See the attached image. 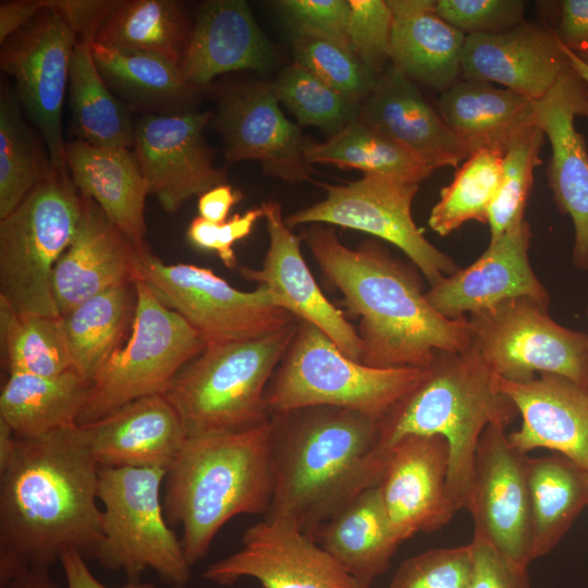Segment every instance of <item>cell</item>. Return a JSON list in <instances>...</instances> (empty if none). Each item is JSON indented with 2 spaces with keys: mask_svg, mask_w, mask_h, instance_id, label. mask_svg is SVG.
Here are the masks:
<instances>
[{
  "mask_svg": "<svg viewBox=\"0 0 588 588\" xmlns=\"http://www.w3.org/2000/svg\"><path fill=\"white\" fill-rule=\"evenodd\" d=\"M269 247L260 269L240 267L243 278L266 285L278 304L321 330L348 358L360 363L357 330L322 294L301 253V240L285 223L278 203L261 206Z\"/></svg>",
  "mask_w": 588,
  "mask_h": 588,
  "instance_id": "22",
  "label": "cell"
},
{
  "mask_svg": "<svg viewBox=\"0 0 588 588\" xmlns=\"http://www.w3.org/2000/svg\"><path fill=\"white\" fill-rule=\"evenodd\" d=\"M217 126L228 162L258 160L265 173L291 183L311 179L307 143L282 113L271 86L252 83L230 90L222 99Z\"/></svg>",
  "mask_w": 588,
  "mask_h": 588,
  "instance_id": "19",
  "label": "cell"
},
{
  "mask_svg": "<svg viewBox=\"0 0 588 588\" xmlns=\"http://www.w3.org/2000/svg\"><path fill=\"white\" fill-rule=\"evenodd\" d=\"M264 217L262 208H255L243 215H234L228 221L217 224L196 217L187 229V238L196 247L215 250L224 266L234 269L237 265L233 250L235 242L247 236L255 222Z\"/></svg>",
  "mask_w": 588,
  "mask_h": 588,
  "instance_id": "50",
  "label": "cell"
},
{
  "mask_svg": "<svg viewBox=\"0 0 588 588\" xmlns=\"http://www.w3.org/2000/svg\"><path fill=\"white\" fill-rule=\"evenodd\" d=\"M534 560L549 553L588 505V470L561 454L528 457Z\"/></svg>",
  "mask_w": 588,
  "mask_h": 588,
  "instance_id": "35",
  "label": "cell"
},
{
  "mask_svg": "<svg viewBox=\"0 0 588 588\" xmlns=\"http://www.w3.org/2000/svg\"><path fill=\"white\" fill-rule=\"evenodd\" d=\"M274 52L243 0L206 2L191 30L181 64L183 78L198 87L238 70L268 71Z\"/></svg>",
  "mask_w": 588,
  "mask_h": 588,
  "instance_id": "28",
  "label": "cell"
},
{
  "mask_svg": "<svg viewBox=\"0 0 588 588\" xmlns=\"http://www.w3.org/2000/svg\"><path fill=\"white\" fill-rule=\"evenodd\" d=\"M76 36L62 16L46 8L1 45V70L15 82V94L39 128L52 167L69 173L62 109Z\"/></svg>",
  "mask_w": 588,
  "mask_h": 588,
  "instance_id": "14",
  "label": "cell"
},
{
  "mask_svg": "<svg viewBox=\"0 0 588 588\" xmlns=\"http://www.w3.org/2000/svg\"><path fill=\"white\" fill-rule=\"evenodd\" d=\"M576 53V52H575ZM577 54L586 62L588 63V47L583 49L581 51L577 52Z\"/></svg>",
  "mask_w": 588,
  "mask_h": 588,
  "instance_id": "60",
  "label": "cell"
},
{
  "mask_svg": "<svg viewBox=\"0 0 588 588\" xmlns=\"http://www.w3.org/2000/svg\"><path fill=\"white\" fill-rule=\"evenodd\" d=\"M469 544L473 558L469 588H530L527 568L512 562L481 537L474 535Z\"/></svg>",
  "mask_w": 588,
  "mask_h": 588,
  "instance_id": "51",
  "label": "cell"
},
{
  "mask_svg": "<svg viewBox=\"0 0 588 588\" xmlns=\"http://www.w3.org/2000/svg\"><path fill=\"white\" fill-rule=\"evenodd\" d=\"M98 469L77 424L17 438L0 475V577L50 568L69 550L95 559L102 541Z\"/></svg>",
  "mask_w": 588,
  "mask_h": 588,
  "instance_id": "1",
  "label": "cell"
},
{
  "mask_svg": "<svg viewBox=\"0 0 588 588\" xmlns=\"http://www.w3.org/2000/svg\"><path fill=\"white\" fill-rule=\"evenodd\" d=\"M271 416L257 425L187 436L164 479L163 510L183 529L191 566L206 558L220 530L240 514H267L273 492Z\"/></svg>",
  "mask_w": 588,
  "mask_h": 588,
  "instance_id": "4",
  "label": "cell"
},
{
  "mask_svg": "<svg viewBox=\"0 0 588 588\" xmlns=\"http://www.w3.org/2000/svg\"><path fill=\"white\" fill-rule=\"evenodd\" d=\"M534 107L551 146L547 177L553 201L574 226L572 260L577 269L588 270V149L575 127L576 117L588 119L586 86L571 69Z\"/></svg>",
  "mask_w": 588,
  "mask_h": 588,
  "instance_id": "18",
  "label": "cell"
},
{
  "mask_svg": "<svg viewBox=\"0 0 588 588\" xmlns=\"http://www.w3.org/2000/svg\"><path fill=\"white\" fill-rule=\"evenodd\" d=\"M17 446V437L11 426L0 418V475L12 463Z\"/></svg>",
  "mask_w": 588,
  "mask_h": 588,
  "instance_id": "58",
  "label": "cell"
},
{
  "mask_svg": "<svg viewBox=\"0 0 588 588\" xmlns=\"http://www.w3.org/2000/svg\"><path fill=\"white\" fill-rule=\"evenodd\" d=\"M518 415L499 377L473 348L438 352L425 377L378 420L385 454L407 436H441L450 449L448 492L456 511L468 510L479 438L490 425L506 428Z\"/></svg>",
  "mask_w": 588,
  "mask_h": 588,
  "instance_id": "5",
  "label": "cell"
},
{
  "mask_svg": "<svg viewBox=\"0 0 588 588\" xmlns=\"http://www.w3.org/2000/svg\"><path fill=\"white\" fill-rule=\"evenodd\" d=\"M571 70L554 30L537 23L466 36L461 78L503 85L536 101Z\"/></svg>",
  "mask_w": 588,
  "mask_h": 588,
  "instance_id": "23",
  "label": "cell"
},
{
  "mask_svg": "<svg viewBox=\"0 0 588 588\" xmlns=\"http://www.w3.org/2000/svg\"><path fill=\"white\" fill-rule=\"evenodd\" d=\"M561 44V42H560ZM562 50L566 56L571 69L581 79L587 89L588 95V63H586L577 53L566 48L561 44Z\"/></svg>",
  "mask_w": 588,
  "mask_h": 588,
  "instance_id": "59",
  "label": "cell"
},
{
  "mask_svg": "<svg viewBox=\"0 0 588 588\" xmlns=\"http://www.w3.org/2000/svg\"><path fill=\"white\" fill-rule=\"evenodd\" d=\"M135 310L134 284L107 290L62 316L73 368L93 382L119 347Z\"/></svg>",
  "mask_w": 588,
  "mask_h": 588,
  "instance_id": "38",
  "label": "cell"
},
{
  "mask_svg": "<svg viewBox=\"0 0 588 588\" xmlns=\"http://www.w3.org/2000/svg\"><path fill=\"white\" fill-rule=\"evenodd\" d=\"M427 368H375L345 356L317 327L299 320L266 389L270 414L310 406L342 407L379 420Z\"/></svg>",
  "mask_w": 588,
  "mask_h": 588,
  "instance_id": "7",
  "label": "cell"
},
{
  "mask_svg": "<svg viewBox=\"0 0 588 588\" xmlns=\"http://www.w3.org/2000/svg\"><path fill=\"white\" fill-rule=\"evenodd\" d=\"M449 466L450 449L441 436H407L390 449L378 487L400 542L438 530L453 517Z\"/></svg>",
  "mask_w": 588,
  "mask_h": 588,
  "instance_id": "20",
  "label": "cell"
},
{
  "mask_svg": "<svg viewBox=\"0 0 588 588\" xmlns=\"http://www.w3.org/2000/svg\"><path fill=\"white\" fill-rule=\"evenodd\" d=\"M305 157L310 163L333 164L418 183L434 170L408 149L355 119L323 143H307Z\"/></svg>",
  "mask_w": 588,
  "mask_h": 588,
  "instance_id": "37",
  "label": "cell"
},
{
  "mask_svg": "<svg viewBox=\"0 0 588 588\" xmlns=\"http://www.w3.org/2000/svg\"><path fill=\"white\" fill-rule=\"evenodd\" d=\"M310 537L366 588L383 574L401 543L378 485L366 489L318 526Z\"/></svg>",
  "mask_w": 588,
  "mask_h": 588,
  "instance_id": "32",
  "label": "cell"
},
{
  "mask_svg": "<svg viewBox=\"0 0 588 588\" xmlns=\"http://www.w3.org/2000/svg\"><path fill=\"white\" fill-rule=\"evenodd\" d=\"M191 32L179 2L121 1L94 42L130 51L154 53L182 64Z\"/></svg>",
  "mask_w": 588,
  "mask_h": 588,
  "instance_id": "39",
  "label": "cell"
},
{
  "mask_svg": "<svg viewBox=\"0 0 588 588\" xmlns=\"http://www.w3.org/2000/svg\"><path fill=\"white\" fill-rule=\"evenodd\" d=\"M203 577L220 586L252 577L262 588H366L283 517H265L247 528L242 548L210 564Z\"/></svg>",
  "mask_w": 588,
  "mask_h": 588,
  "instance_id": "15",
  "label": "cell"
},
{
  "mask_svg": "<svg viewBox=\"0 0 588 588\" xmlns=\"http://www.w3.org/2000/svg\"><path fill=\"white\" fill-rule=\"evenodd\" d=\"M527 461L504 427L488 426L476 448L468 506L474 535L524 568L534 561Z\"/></svg>",
  "mask_w": 588,
  "mask_h": 588,
  "instance_id": "16",
  "label": "cell"
},
{
  "mask_svg": "<svg viewBox=\"0 0 588 588\" xmlns=\"http://www.w3.org/2000/svg\"><path fill=\"white\" fill-rule=\"evenodd\" d=\"M79 426L99 467H157L168 471L187 438L177 412L164 394L134 400Z\"/></svg>",
  "mask_w": 588,
  "mask_h": 588,
  "instance_id": "26",
  "label": "cell"
},
{
  "mask_svg": "<svg viewBox=\"0 0 588 588\" xmlns=\"http://www.w3.org/2000/svg\"><path fill=\"white\" fill-rule=\"evenodd\" d=\"M120 0H45V7L59 13L77 41L93 44Z\"/></svg>",
  "mask_w": 588,
  "mask_h": 588,
  "instance_id": "52",
  "label": "cell"
},
{
  "mask_svg": "<svg viewBox=\"0 0 588 588\" xmlns=\"http://www.w3.org/2000/svg\"><path fill=\"white\" fill-rule=\"evenodd\" d=\"M278 3L293 24L295 32L330 38L350 47L348 1L284 0Z\"/></svg>",
  "mask_w": 588,
  "mask_h": 588,
  "instance_id": "49",
  "label": "cell"
},
{
  "mask_svg": "<svg viewBox=\"0 0 588 588\" xmlns=\"http://www.w3.org/2000/svg\"><path fill=\"white\" fill-rule=\"evenodd\" d=\"M297 323L256 339L207 345L177 372L164 396L186 436L242 429L270 418L266 389Z\"/></svg>",
  "mask_w": 588,
  "mask_h": 588,
  "instance_id": "6",
  "label": "cell"
},
{
  "mask_svg": "<svg viewBox=\"0 0 588 588\" xmlns=\"http://www.w3.org/2000/svg\"><path fill=\"white\" fill-rule=\"evenodd\" d=\"M439 112L469 154L494 149L503 154L537 124L534 101L507 88L476 79H458L441 93Z\"/></svg>",
  "mask_w": 588,
  "mask_h": 588,
  "instance_id": "31",
  "label": "cell"
},
{
  "mask_svg": "<svg viewBox=\"0 0 588 588\" xmlns=\"http://www.w3.org/2000/svg\"><path fill=\"white\" fill-rule=\"evenodd\" d=\"M390 59L413 82L444 91L461 79L466 35L437 12L436 0H389Z\"/></svg>",
  "mask_w": 588,
  "mask_h": 588,
  "instance_id": "30",
  "label": "cell"
},
{
  "mask_svg": "<svg viewBox=\"0 0 588 588\" xmlns=\"http://www.w3.org/2000/svg\"><path fill=\"white\" fill-rule=\"evenodd\" d=\"M240 191L221 184L199 196L198 212L205 220L221 224L226 221V216L234 204L243 198Z\"/></svg>",
  "mask_w": 588,
  "mask_h": 588,
  "instance_id": "56",
  "label": "cell"
},
{
  "mask_svg": "<svg viewBox=\"0 0 588 588\" xmlns=\"http://www.w3.org/2000/svg\"><path fill=\"white\" fill-rule=\"evenodd\" d=\"M470 544L425 551L405 560L389 588H469Z\"/></svg>",
  "mask_w": 588,
  "mask_h": 588,
  "instance_id": "46",
  "label": "cell"
},
{
  "mask_svg": "<svg viewBox=\"0 0 588 588\" xmlns=\"http://www.w3.org/2000/svg\"><path fill=\"white\" fill-rule=\"evenodd\" d=\"M358 118L433 170L457 167L470 155L413 81L393 65L378 75Z\"/></svg>",
  "mask_w": 588,
  "mask_h": 588,
  "instance_id": "27",
  "label": "cell"
},
{
  "mask_svg": "<svg viewBox=\"0 0 588 588\" xmlns=\"http://www.w3.org/2000/svg\"><path fill=\"white\" fill-rule=\"evenodd\" d=\"M586 389L588 390V385H587V388H586Z\"/></svg>",
  "mask_w": 588,
  "mask_h": 588,
  "instance_id": "62",
  "label": "cell"
},
{
  "mask_svg": "<svg viewBox=\"0 0 588 588\" xmlns=\"http://www.w3.org/2000/svg\"><path fill=\"white\" fill-rule=\"evenodd\" d=\"M271 89L301 125L317 126L332 135L359 115V103L297 63L285 68Z\"/></svg>",
  "mask_w": 588,
  "mask_h": 588,
  "instance_id": "43",
  "label": "cell"
},
{
  "mask_svg": "<svg viewBox=\"0 0 588 588\" xmlns=\"http://www.w3.org/2000/svg\"><path fill=\"white\" fill-rule=\"evenodd\" d=\"M56 169L22 117L15 91H0V219L8 217Z\"/></svg>",
  "mask_w": 588,
  "mask_h": 588,
  "instance_id": "40",
  "label": "cell"
},
{
  "mask_svg": "<svg viewBox=\"0 0 588 588\" xmlns=\"http://www.w3.org/2000/svg\"><path fill=\"white\" fill-rule=\"evenodd\" d=\"M587 316H588V308H587Z\"/></svg>",
  "mask_w": 588,
  "mask_h": 588,
  "instance_id": "61",
  "label": "cell"
},
{
  "mask_svg": "<svg viewBox=\"0 0 588 588\" xmlns=\"http://www.w3.org/2000/svg\"><path fill=\"white\" fill-rule=\"evenodd\" d=\"M544 137L541 127L535 124L504 152L500 186L488 215L490 241L525 220V207L534 171L541 163L540 150Z\"/></svg>",
  "mask_w": 588,
  "mask_h": 588,
  "instance_id": "44",
  "label": "cell"
},
{
  "mask_svg": "<svg viewBox=\"0 0 588 588\" xmlns=\"http://www.w3.org/2000/svg\"><path fill=\"white\" fill-rule=\"evenodd\" d=\"M503 156L499 150L479 149L465 159L431 209L428 224L432 231L446 236L468 221L488 223L501 182Z\"/></svg>",
  "mask_w": 588,
  "mask_h": 588,
  "instance_id": "42",
  "label": "cell"
},
{
  "mask_svg": "<svg viewBox=\"0 0 588 588\" xmlns=\"http://www.w3.org/2000/svg\"><path fill=\"white\" fill-rule=\"evenodd\" d=\"M559 7L554 33L562 45L577 53L588 47V0H562Z\"/></svg>",
  "mask_w": 588,
  "mask_h": 588,
  "instance_id": "53",
  "label": "cell"
},
{
  "mask_svg": "<svg viewBox=\"0 0 588 588\" xmlns=\"http://www.w3.org/2000/svg\"><path fill=\"white\" fill-rule=\"evenodd\" d=\"M134 289L130 336L95 376L77 425L94 422L134 400L164 394L177 372L206 347L201 335L144 281L137 279Z\"/></svg>",
  "mask_w": 588,
  "mask_h": 588,
  "instance_id": "10",
  "label": "cell"
},
{
  "mask_svg": "<svg viewBox=\"0 0 588 588\" xmlns=\"http://www.w3.org/2000/svg\"><path fill=\"white\" fill-rule=\"evenodd\" d=\"M0 340L9 373L50 377L74 369L62 317L21 314L0 302Z\"/></svg>",
  "mask_w": 588,
  "mask_h": 588,
  "instance_id": "41",
  "label": "cell"
},
{
  "mask_svg": "<svg viewBox=\"0 0 588 588\" xmlns=\"http://www.w3.org/2000/svg\"><path fill=\"white\" fill-rule=\"evenodd\" d=\"M70 106L79 140L98 147L133 148L135 124L95 63L91 44L77 41L70 60Z\"/></svg>",
  "mask_w": 588,
  "mask_h": 588,
  "instance_id": "36",
  "label": "cell"
},
{
  "mask_svg": "<svg viewBox=\"0 0 588 588\" xmlns=\"http://www.w3.org/2000/svg\"><path fill=\"white\" fill-rule=\"evenodd\" d=\"M0 588H61L49 568L27 567L0 577Z\"/></svg>",
  "mask_w": 588,
  "mask_h": 588,
  "instance_id": "57",
  "label": "cell"
},
{
  "mask_svg": "<svg viewBox=\"0 0 588 588\" xmlns=\"http://www.w3.org/2000/svg\"><path fill=\"white\" fill-rule=\"evenodd\" d=\"M347 36L351 49L378 76L390 59L393 16L387 1L350 0Z\"/></svg>",
  "mask_w": 588,
  "mask_h": 588,
  "instance_id": "47",
  "label": "cell"
},
{
  "mask_svg": "<svg viewBox=\"0 0 588 588\" xmlns=\"http://www.w3.org/2000/svg\"><path fill=\"white\" fill-rule=\"evenodd\" d=\"M91 381L75 369L57 376L9 373L0 393V418L17 438H36L77 424Z\"/></svg>",
  "mask_w": 588,
  "mask_h": 588,
  "instance_id": "33",
  "label": "cell"
},
{
  "mask_svg": "<svg viewBox=\"0 0 588 588\" xmlns=\"http://www.w3.org/2000/svg\"><path fill=\"white\" fill-rule=\"evenodd\" d=\"M529 223L524 220L499 238L470 266L442 278L426 292L443 317H467L504 301L526 297L549 308L550 296L534 272L528 250Z\"/></svg>",
  "mask_w": 588,
  "mask_h": 588,
  "instance_id": "21",
  "label": "cell"
},
{
  "mask_svg": "<svg viewBox=\"0 0 588 588\" xmlns=\"http://www.w3.org/2000/svg\"><path fill=\"white\" fill-rule=\"evenodd\" d=\"M71 179L82 195L91 198L136 246L145 241L147 185L133 150L98 147L76 139L65 143Z\"/></svg>",
  "mask_w": 588,
  "mask_h": 588,
  "instance_id": "29",
  "label": "cell"
},
{
  "mask_svg": "<svg viewBox=\"0 0 588 588\" xmlns=\"http://www.w3.org/2000/svg\"><path fill=\"white\" fill-rule=\"evenodd\" d=\"M323 187L324 199L284 219L289 228L329 223L369 233L400 248L430 285L460 269L424 236L413 220L412 204L418 183L363 174L354 182Z\"/></svg>",
  "mask_w": 588,
  "mask_h": 588,
  "instance_id": "13",
  "label": "cell"
},
{
  "mask_svg": "<svg viewBox=\"0 0 588 588\" xmlns=\"http://www.w3.org/2000/svg\"><path fill=\"white\" fill-rule=\"evenodd\" d=\"M136 280V246L91 198L82 195L78 225L52 274L61 317L95 295Z\"/></svg>",
  "mask_w": 588,
  "mask_h": 588,
  "instance_id": "24",
  "label": "cell"
},
{
  "mask_svg": "<svg viewBox=\"0 0 588 588\" xmlns=\"http://www.w3.org/2000/svg\"><path fill=\"white\" fill-rule=\"evenodd\" d=\"M473 347L501 379L553 373L588 385V334L556 323L548 307L512 298L468 317Z\"/></svg>",
  "mask_w": 588,
  "mask_h": 588,
  "instance_id": "12",
  "label": "cell"
},
{
  "mask_svg": "<svg viewBox=\"0 0 588 588\" xmlns=\"http://www.w3.org/2000/svg\"><path fill=\"white\" fill-rule=\"evenodd\" d=\"M328 282L358 318L360 363L375 368H427L438 352L470 348L467 317L440 315L419 277L373 241L352 249L331 228L310 224L302 237Z\"/></svg>",
  "mask_w": 588,
  "mask_h": 588,
  "instance_id": "2",
  "label": "cell"
},
{
  "mask_svg": "<svg viewBox=\"0 0 588 588\" xmlns=\"http://www.w3.org/2000/svg\"><path fill=\"white\" fill-rule=\"evenodd\" d=\"M137 279L181 315L206 346L260 338L297 321L266 285L240 291L210 269L166 264L149 247L137 249Z\"/></svg>",
  "mask_w": 588,
  "mask_h": 588,
  "instance_id": "11",
  "label": "cell"
},
{
  "mask_svg": "<svg viewBox=\"0 0 588 588\" xmlns=\"http://www.w3.org/2000/svg\"><path fill=\"white\" fill-rule=\"evenodd\" d=\"M95 63L109 88L146 113L192 110L197 87L182 76L181 65L158 54L91 44Z\"/></svg>",
  "mask_w": 588,
  "mask_h": 588,
  "instance_id": "34",
  "label": "cell"
},
{
  "mask_svg": "<svg viewBox=\"0 0 588 588\" xmlns=\"http://www.w3.org/2000/svg\"><path fill=\"white\" fill-rule=\"evenodd\" d=\"M500 390L522 416L519 429L507 434L527 454L548 449L588 470V390L568 378L541 373L529 381L499 378Z\"/></svg>",
  "mask_w": 588,
  "mask_h": 588,
  "instance_id": "25",
  "label": "cell"
},
{
  "mask_svg": "<svg viewBox=\"0 0 588 588\" xmlns=\"http://www.w3.org/2000/svg\"><path fill=\"white\" fill-rule=\"evenodd\" d=\"M210 112L145 113L135 123L133 151L148 194L168 212L193 196L224 184V171L212 166L203 131Z\"/></svg>",
  "mask_w": 588,
  "mask_h": 588,
  "instance_id": "17",
  "label": "cell"
},
{
  "mask_svg": "<svg viewBox=\"0 0 588 588\" xmlns=\"http://www.w3.org/2000/svg\"><path fill=\"white\" fill-rule=\"evenodd\" d=\"M68 588H109L99 581L86 564V559L77 551L69 550L60 559ZM120 588H157L154 584L127 580Z\"/></svg>",
  "mask_w": 588,
  "mask_h": 588,
  "instance_id": "54",
  "label": "cell"
},
{
  "mask_svg": "<svg viewBox=\"0 0 588 588\" xmlns=\"http://www.w3.org/2000/svg\"><path fill=\"white\" fill-rule=\"evenodd\" d=\"M520 0H436L438 14L465 34H495L525 22Z\"/></svg>",
  "mask_w": 588,
  "mask_h": 588,
  "instance_id": "48",
  "label": "cell"
},
{
  "mask_svg": "<svg viewBox=\"0 0 588 588\" xmlns=\"http://www.w3.org/2000/svg\"><path fill=\"white\" fill-rule=\"evenodd\" d=\"M81 215L82 195L69 173L54 170L0 220V302L16 313L61 317L52 274Z\"/></svg>",
  "mask_w": 588,
  "mask_h": 588,
  "instance_id": "8",
  "label": "cell"
},
{
  "mask_svg": "<svg viewBox=\"0 0 588 588\" xmlns=\"http://www.w3.org/2000/svg\"><path fill=\"white\" fill-rule=\"evenodd\" d=\"M166 475L157 467H99L102 541L94 560L123 572L127 580H139L151 569L167 587L187 588L192 566L161 502Z\"/></svg>",
  "mask_w": 588,
  "mask_h": 588,
  "instance_id": "9",
  "label": "cell"
},
{
  "mask_svg": "<svg viewBox=\"0 0 588 588\" xmlns=\"http://www.w3.org/2000/svg\"><path fill=\"white\" fill-rule=\"evenodd\" d=\"M46 9L45 0H15L0 4V44Z\"/></svg>",
  "mask_w": 588,
  "mask_h": 588,
  "instance_id": "55",
  "label": "cell"
},
{
  "mask_svg": "<svg viewBox=\"0 0 588 588\" xmlns=\"http://www.w3.org/2000/svg\"><path fill=\"white\" fill-rule=\"evenodd\" d=\"M273 492L266 517L295 522L310 536L358 494L377 486L389 456L378 420L356 411L310 406L271 414Z\"/></svg>",
  "mask_w": 588,
  "mask_h": 588,
  "instance_id": "3",
  "label": "cell"
},
{
  "mask_svg": "<svg viewBox=\"0 0 588 588\" xmlns=\"http://www.w3.org/2000/svg\"><path fill=\"white\" fill-rule=\"evenodd\" d=\"M295 63L333 89L359 103L369 96L376 79L354 51L330 38L295 32Z\"/></svg>",
  "mask_w": 588,
  "mask_h": 588,
  "instance_id": "45",
  "label": "cell"
}]
</instances>
